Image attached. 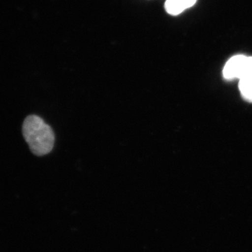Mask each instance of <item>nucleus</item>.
I'll list each match as a JSON object with an SVG mask.
<instances>
[{"label":"nucleus","mask_w":252,"mask_h":252,"mask_svg":"<svg viewBox=\"0 0 252 252\" xmlns=\"http://www.w3.org/2000/svg\"><path fill=\"white\" fill-rule=\"evenodd\" d=\"M223 77L228 80L252 79V57L238 55L225 64Z\"/></svg>","instance_id":"obj_2"},{"label":"nucleus","mask_w":252,"mask_h":252,"mask_svg":"<svg viewBox=\"0 0 252 252\" xmlns=\"http://www.w3.org/2000/svg\"><path fill=\"white\" fill-rule=\"evenodd\" d=\"M196 0H167L165 2V10L168 14L178 15L185 9L193 6Z\"/></svg>","instance_id":"obj_3"},{"label":"nucleus","mask_w":252,"mask_h":252,"mask_svg":"<svg viewBox=\"0 0 252 252\" xmlns=\"http://www.w3.org/2000/svg\"><path fill=\"white\" fill-rule=\"evenodd\" d=\"M23 134L34 155L42 157L49 154L54 148V130L38 116L31 115L26 118L23 123Z\"/></svg>","instance_id":"obj_1"},{"label":"nucleus","mask_w":252,"mask_h":252,"mask_svg":"<svg viewBox=\"0 0 252 252\" xmlns=\"http://www.w3.org/2000/svg\"><path fill=\"white\" fill-rule=\"evenodd\" d=\"M239 89L244 98L252 102V79L240 80L239 82Z\"/></svg>","instance_id":"obj_4"}]
</instances>
